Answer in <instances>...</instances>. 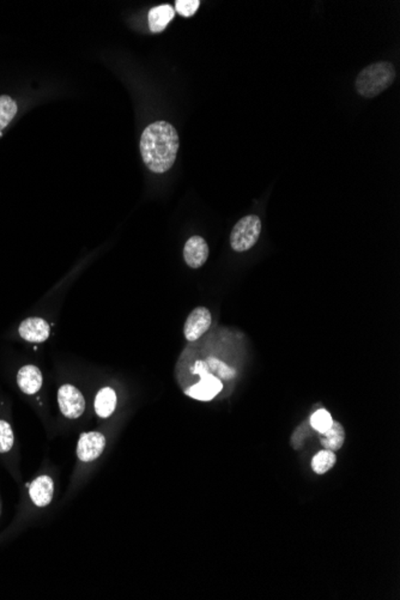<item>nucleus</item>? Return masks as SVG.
<instances>
[{
  "instance_id": "f257e3e1",
  "label": "nucleus",
  "mask_w": 400,
  "mask_h": 600,
  "mask_svg": "<svg viewBox=\"0 0 400 600\" xmlns=\"http://www.w3.org/2000/svg\"><path fill=\"white\" fill-rule=\"evenodd\" d=\"M178 150V132L169 122H153L143 131L140 153L145 165L155 174H163L174 165Z\"/></svg>"
},
{
  "instance_id": "f03ea898",
  "label": "nucleus",
  "mask_w": 400,
  "mask_h": 600,
  "mask_svg": "<svg viewBox=\"0 0 400 600\" xmlns=\"http://www.w3.org/2000/svg\"><path fill=\"white\" fill-rule=\"evenodd\" d=\"M396 79L394 66L390 61H378L367 66L355 81L356 90L362 97L374 99L391 87Z\"/></svg>"
},
{
  "instance_id": "7ed1b4c3",
  "label": "nucleus",
  "mask_w": 400,
  "mask_h": 600,
  "mask_svg": "<svg viewBox=\"0 0 400 600\" xmlns=\"http://www.w3.org/2000/svg\"><path fill=\"white\" fill-rule=\"evenodd\" d=\"M261 221L257 215H248L241 218L233 228L231 246L235 252L244 253L254 247L260 238Z\"/></svg>"
},
{
  "instance_id": "20e7f679",
  "label": "nucleus",
  "mask_w": 400,
  "mask_h": 600,
  "mask_svg": "<svg viewBox=\"0 0 400 600\" xmlns=\"http://www.w3.org/2000/svg\"><path fill=\"white\" fill-rule=\"evenodd\" d=\"M190 373H191L192 376H199V380L203 378L215 376V378H219L221 381L222 380L229 381L231 378H235L236 375L234 368H231L215 356L194 360L190 367Z\"/></svg>"
},
{
  "instance_id": "39448f33",
  "label": "nucleus",
  "mask_w": 400,
  "mask_h": 600,
  "mask_svg": "<svg viewBox=\"0 0 400 600\" xmlns=\"http://www.w3.org/2000/svg\"><path fill=\"white\" fill-rule=\"evenodd\" d=\"M58 403L65 417L76 419L81 417L85 409V400L78 388L72 385H64L58 392Z\"/></svg>"
},
{
  "instance_id": "423d86ee",
  "label": "nucleus",
  "mask_w": 400,
  "mask_h": 600,
  "mask_svg": "<svg viewBox=\"0 0 400 600\" xmlns=\"http://www.w3.org/2000/svg\"><path fill=\"white\" fill-rule=\"evenodd\" d=\"M212 324V315L209 309L197 307L193 309L183 326V335L188 342H197L209 331Z\"/></svg>"
},
{
  "instance_id": "0eeeda50",
  "label": "nucleus",
  "mask_w": 400,
  "mask_h": 600,
  "mask_svg": "<svg viewBox=\"0 0 400 600\" xmlns=\"http://www.w3.org/2000/svg\"><path fill=\"white\" fill-rule=\"evenodd\" d=\"M106 447L105 436L97 431L85 433L81 436L77 446V457L83 462H90L100 457Z\"/></svg>"
},
{
  "instance_id": "6e6552de",
  "label": "nucleus",
  "mask_w": 400,
  "mask_h": 600,
  "mask_svg": "<svg viewBox=\"0 0 400 600\" xmlns=\"http://www.w3.org/2000/svg\"><path fill=\"white\" fill-rule=\"evenodd\" d=\"M188 397L200 401H210L223 391V383L215 376L203 378L183 390Z\"/></svg>"
},
{
  "instance_id": "1a4fd4ad",
  "label": "nucleus",
  "mask_w": 400,
  "mask_h": 600,
  "mask_svg": "<svg viewBox=\"0 0 400 600\" xmlns=\"http://www.w3.org/2000/svg\"><path fill=\"white\" fill-rule=\"evenodd\" d=\"M209 246L201 236H192L183 248V259L191 269H199L209 258Z\"/></svg>"
},
{
  "instance_id": "9d476101",
  "label": "nucleus",
  "mask_w": 400,
  "mask_h": 600,
  "mask_svg": "<svg viewBox=\"0 0 400 600\" xmlns=\"http://www.w3.org/2000/svg\"><path fill=\"white\" fill-rule=\"evenodd\" d=\"M18 332L29 343H44L51 335V327L44 319L28 318L19 325Z\"/></svg>"
},
{
  "instance_id": "9b49d317",
  "label": "nucleus",
  "mask_w": 400,
  "mask_h": 600,
  "mask_svg": "<svg viewBox=\"0 0 400 600\" xmlns=\"http://www.w3.org/2000/svg\"><path fill=\"white\" fill-rule=\"evenodd\" d=\"M54 492V484L49 476H40L31 483L29 495L38 507H46L51 503Z\"/></svg>"
},
{
  "instance_id": "f8f14e48",
  "label": "nucleus",
  "mask_w": 400,
  "mask_h": 600,
  "mask_svg": "<svg viewBox=\"0 0 400 600\" xmlns=\"http://www.w3.org/2000/svg\"><path fill=\"white\" fill-rule=\"evenodd\" d=\"M17 383L26 394H35L42 386L41 370L35 365H24L17 374Z\"/></svg>"
},
{
  "instance_id": "ddd939ff",
  "label": "nucleus",
  "mask_w": 400,
  "mask_h": 600,
  "mask_svg": "<svg viewBox=\"0 0 400 600\" xmlns=\"http://www.w3.org/2000/svg\"><path fill=\"white\" fill-rule=\"evenodd\" d=\"M175 17V10L169 4L160 5L149 12V28L153 33H162L165 31L170 21Z\"/></svg>"
},
{
  "instance_id": "4468645a",
  "label": "nucleus",
  "mask_w": 400,
  "mask_h": 600,
  "mask_svg": "<svg viewBox=\"0 0 400 600\" xmlns=\"http://www.w3.org/2000/svg\"><path fill=\"white\" fill-rule=\"evenodd\" d=\"M319 439H320V442L325 449L337 452L343 447L344 442H345L344 426L340 422H333L328 431L320 434Z\"/></svg>"
},
{
  "instance_id": "2eb2a0df",
  "label": "nucleus",
  "mask_w": 400,
  "mask_h": 600,
  "mask_svg": "<svg viewBox=\"0 0 400 600\" xmlns=\"http://www.w3.org/2000/svg\"><path fill=\"white\" fill-rule=\"evenodd\" d=\"M117 406V394L112 388H105L99 391L95 398V411L97 416L107 418L114 412Z\"/></svg>"
},
{
  "instance_id": "dca6fc26",
  "label": "nucleus",
  "mask_w": 400,
  "mask_h": 600,
  "mask_svg": "<svg viewBox=\"0 0 400 600\" xmlns=\"http://www.w3.org/2000/svg\"><path fill=\"white\" fill-rule=\"evenodd\" d=\"M335 462L337 457L335 452L324 449L317 453L312 459V470L317 474H326L335 465Z\"/></svg>"
},
{
  "instance_id": "f3484780",
  "label": "nucleus",
  "mask_w": 400,
  "mask_h": 600,
  "mask_svg": "<svg viewBox=\"0 0 400 600\" xmlns=\"http://www.w3.org/2000/svg\"><path fill=\"white\" fill-rule=\"evenodd\" d=\"M17 103L8 95H0V135L17 114Z\"/></svg>"
},
{
  "instance_id": "a211bd4d",
  "label": "nucleus",
  "mask_w": 400,
  "mask_h": 600,
  "mask_svg": "<svg viewBox=\"0 0 400 600\" xmlns=\"http://www.w3.org/2000/svg\"><path fill=\"white\" fill-rule=\"evenodd\" d=\"M333 423L331 413L325 409H320L312 415L310 417V426L314 431H318L319 434L325 433L330 429L331 426Z\"/></svg>"
},
{
  "instance_id": "6ab92c4d",
  "label": "nucleus",
  "mask_w": 400,
  "mask_h": 600,
  "mask_svg": "<svg viewBox=\"0 0 400 600\" xmlns=\"http://www.w3.org/2000/svg\"><path fill=\"white\" fill-rule=\"evenodd\" d=\"M13 446V433L6 421L0 419V453L9 452Z\"/></svg>"
},
{
  "instance_id": "aec40b11",
  "label": "nucleus",
  "mask_w": 400,
  "mask_h": 600,
  "mask_svg": "<svg viewBox=\"0 0 400 600\" xmlns=\"http://www.w3.org/2000/svg\"><path fill=\"white\" fill-rule=\"evenodd\" d=\"M199 0H176L175 10L183 17H191L199 9Z\"/></svg>"
}]
</instances>
